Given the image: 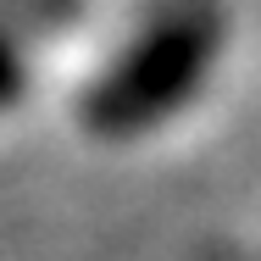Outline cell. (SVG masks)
Masks as SVG:
<instances>
[{
  "mask_svg": "<svg viewBox=\"0 0 261 261\" xmlns=\"http://www.w3.org/2000/svg\"><path fill=\"white\" fill-rule=\"evenodd\" d=\"M233 45L228 0H145L100 61V72L78 89V128L100 145H139L206 100Z\"/></svg>",
  "mask_w": 261,
  "mask_h": 261,
  "instance_id": "1",
  "label": "cell"
},
{
  "mask_svg": "<svg viewBox=\"0 0 261 261\" xmlns=\"http://www.w3.org/2000/svg\"><path fill=\"white\" fill-rule=\"evenodd\" d=\"M89 0H0V117L28 100L34 56L84 22Z\"/></svg>",
  "mask_w": 261,
  "mask_h": 261,
  "instance_id": "2",
  "label": "cell"
}]
</instances>
